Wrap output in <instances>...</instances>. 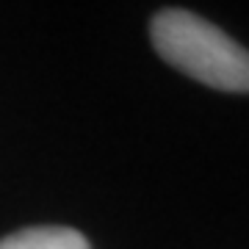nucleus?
<instances>
[{"mask_svg": "<svg viewBox=\"0 0 249 249\" xmlns=\"http://www.w3.org/2000/svg\"><path fill=\"white\" fill-rule=\"evenodd\" d=\"M150 42L163 61L211 89L247 94L249 50L188 9H163L150 19Z\"/></svg>", "mask_w": 249, "mask_h": 249, "instance_id": "f257e3e1", "label": "nucleus"}, {"mask_svg": "<svg viewBox=\"0 0 249 249\" xmlns=\"http://www.w3.org/2000/svg\"><path fill=\"white\" fill-rule=\"evenodd\" d=\"M0 249H91V244L75 227L42 224V227H25L0 238Z\"/></svg>", "mask_w": 249, "mask_h": 249, "instance_id": "f03ea898", "label": "nucleus"}]
</instances>
